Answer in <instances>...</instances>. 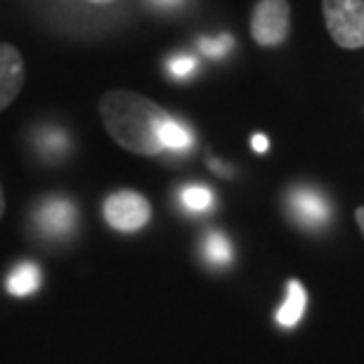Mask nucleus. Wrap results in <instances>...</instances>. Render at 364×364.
<instances>
[{"instance_id":"nucleus-1","label":"nucleus","mask_w":364,"mask_h":364,"mask_svg":"<svg viewBox=\"0 0 364 364\" xmlns=\"http://www.w3.org/2000/svg\"><path fill=\"white\" fill-rule=\"evenodd\" d=\"M100 116L107 133L123 149L140 156H156L164 151L159 130L168 119V114L144 95L130 90H109L100 100Z\"/></svg>"},{"instance_id":"nucleus-2","label":"nucleus","mask_w":364,"mask_h":364,"mask_svg":"<svg viewBox=\"0 0 364 364\" xmlns=\"http://www.w3.org/2000/svg\"><path fill=\"white\" fill-rule=\"evenodd\" d=\"M322 12L336 46L346 50L364 46V0H322Z\"/></svg>"},{"instance_id":"nucleus-3","label":"nucleus","mask_w":364,"mask_h":364,"mask_svg":"<svg viewBox=\"0 0 364 364\" xmlns=\"http://www.w3.org/2000/svg\"><path fill=\"white\" fill-rule=\"evenodd\" d=\"M291 28V7L287 0H260L251 14V36L258 46H282Z\"/></svg>"},{"instance_id":"nucleus-4","label":"nucleus","mask_w":364,"mask_h":364,"mask_svg":"<svg viewBox=\"0 0 364 364\" xmlns=\"http://www.w3.org/2000/svg\"><path fill=\"white\" fill-rule=\"evenodd\" d=\"M151 206L140 192L133 189H121L107 196L105 201V220L109 228L119 232H137L149 223Z\"/></svg>"},{"instance_id":"nucleus-5","label":"nucleus","mask_w":364,"mask_h":364,"mask_svg":"<svg viewBox=\"0 0 364 364\" xmlns=\"http://www.w3.org/2000/svg\"><path fill=\"white\" fill-rule=\"evenodd\" d=\"M24 85V60L10 43H0V112L10 107Z\"/></svg>"},{"instance_id":"nucleus-6","label":"nucleus","mask_w":364,"mask_h":364,"mask_svg":"<svg viewBox=\"0 0 364 364\" xmlns=\"http://www.w3.org/2000/svg\"><path fill=\"white\" fill-rule=\"evenodd\" d=\"M38 225L46 235L64 237L76 228V206L67 199H50L38 210Z\"/></svg>"},{"instance_id":"nucleus-7","label":"nucleus","mask_w":364,"mask_h":364,"mask_svg":"<svg viewBox=\"0 0 364 364\" xmlns=\"http://www.w3.org/2000/svg\"><path fill=\"white\" fill-rule=\"evenodd\" d=\"M291 210L298 215V220L312 225V228L322 225L326 215H329L326 201L317 192H312V189H298V192L291 194Z\"/></svg>"},{"instance_id":"nucleus-8","label":"nucleus","mask_w":364,"mask_h":364,"mask_svg":"<svg viewBox=\"0 0 364 364\" xmlns=\"http://www.w3.org/2000/svg\"><path fill=\"white\" fill-rule=\"evenodd\" d=\"M41 287V270L31 263H21L7 277V291L12 296H31Z\"/></svg>"},{"instance_id":"nucleus-9","label":"nucleus","mask_w":364,"mask_h":364,"mask_svg":"<svg viewBox=\"0 0 364 364\" xmlns=\"http://www.w3.org/2000/svg\"><path fill=\"white\" fill-rule=\"evenodd\" d=\"M303 310H305V291L298 282H291L287 301H284L279 312H277V322L282 326H294L301 319Z\"/></svg>"},{"instance_id":"nucleus-10","label":"nucleus","mask_w":364,"mask_h":364,"mask_svg":"<svg viewBox=\"0 0 364 364\" xmlns=\"http://www.w3.org/2000/svg\"><path fill=\"white\" fill-rule=\"evenodd\" d=\"M159 140H161V147H164V151L166 149H187L189 144H192V133L182 126L180 121H176V119H166L164 121V126H161V130H159Z\"/></svg>"},{"instance_id":"nucleus-11","label":"nucleus","mask_w":364,"mask_h":364,"mask_svg":"<svg viewBox=\"0 0 364 364\" xmlns=\"http://www.w3.org/2000/svg\"><path fill=\"white\" fill-rule=\"evenodd\" d=\"M206 258L210 260V263H215V265H225L232 258L230 242L220 235V232L208 235V239H206Z\"/></svg>"},{"instance_id":"nucleus-12","label":"nucleus","mask_w":364,"mask_h":364,"mask_svg":"<svg viewBox=\"0 0 364 364\" xmlns=\"http://www.w3.org/2000/svg\"><path fill=\"white\" fill-rule=\"evenodd\" d=\"M182 203L189 210H206L210 203H213V194L208 192L206 187H187L182 192Z\"/></svg>"},{"instance_id":"nucleus-13","label":"nucleus","mask_w":364,"mask_h":364,"mask_svg":"<svg viewBox=\"0 0 364 364\" xmlns=\"http://www.w3.org/2000/svg\"><path fill=\"white\" fill-rule=\"evenodd\" d=\"M235 46L232 36H218V38H203L199 43L201 53L208 55V57H225L230 53V48Z\"/></svg>"},{"instance_id":"nucleus-14","label":"nucleus","mask_w":364,"mask_h":364,"mask_svg":"<svg viewBox=\"0 0 364 364\" xmlns=\"http://www.w3.org/2000/svg\"><path fill=\"white\" fill-rule=\"evenodd\" d=\"M194 67H196V60L194 57H176L171 64H168V69H171V74L176 76V78H185V76H189L194 71Z\"/></svg>"},{"instance_id":"nucleus-15","label":"nucleus","mask_w":364,"mask_h":364,"mask_svg":"<svg viewBox=\"0 0 364 364\" xmlns=\"http://www.w3.org/2000/svg\"><path fill=\"white\" fill-rule=\"evenodd\" d=\"M251 144H253V149H256L258 154H263V151H267V147H270V142H267L265 135H253Z\"/></svg>"},{"instance_id":"nucleus-16","label":"nucleus","mask_w":364,"mask_h":364,"mask_svg":"<svg viewBox=\"0 0 364 364\" xmlns=\"http://www.w3.org/2000/svg\"><path fill=\"white\" fill-rule=\"evenodd\" d=\"M5 213V194H3V187H0V218Z\"/></svg>"},{"instance_id":"nucleus-17","label":"nucleus","mask_w":364,"mask_h":364,"mask_svg":"<svg viewBox=\"0 0 364 364\" xmlns=\"http://www.w3.org/2000/svg\"><path fill=\"white\" fill-rule=\"evenodd\" d=\"M358 223H360L362 235H364V208H358Z\"/></svg>"},{"instance_id":"nucleus-18","label":"nucleus","mask_w":364,"mask_h":364,"mask_svg":"<svg viewBox=\"0 0 364 364\" xmlns=\"http://www.w3.org/2000/svg\"><path fill=\"white\" fill-rule=\"evenodd\" d=\"M154 3H159V5H176V3H180V0H154Z\"/></svg>"},{"instance_id":"nucleus-19","label":"nucleus","mask_w":364,"mask_h":364,"mask_svg":"<svg viewBox=\"0 0 364 364\" xmlns=\"http://www.w3.org/2000/svg\"><path fill=\"white\" fill-rule=\"evenodd\" d=\"M92 3H112V0H92Z\"/></svg>"}]
</instances>
